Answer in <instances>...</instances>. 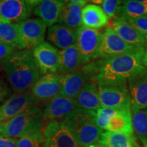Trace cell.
<instances>
[{
	"label": "cell",
	"instance_id": "cell-17",
	"mask_svg": "<svg viewBox=\"0 0 147 147\" xmlns=\"http://www.w3.org/2000/svg\"><path fill=\"white\" fill-rule=\"evenodd\" d=\"M89 2L86 0L66 1L60 13L59 23L73 29H78L82 26V10Z\"/></svg>",
	"mask_w": 147,
	"mask_h": 147
},
{
	"label": "cell",
	"instance_id": "cell-34",
	"mask_svg": "<svg viewBox=\"0 0 147 147\" xmlns=\"http://www.w3.org/2000/svg\"><path fill=\"white\" fill-rule=\"evenodd\" d=\"M11 93L10 88L0 75V104L4 101Z\"/></svg>",
	"mask_w": 147,
	"mask_h": 147
},
{
	"label": "cell",
	"instance_id": "cell-2",
	"mask_svg": "<svg viewBox=\"0 0 147 147\" xmlns=\"http://www.w3.org/2000/svg\"><path fill=\"white\" fill-rule=\"evenodd\" d=\"M1 69L12 89L17 93L31 89L42 75L32 51L29 49L14 52L3 64Z\"/></svg>",
	"mask_w": 147,
	"mask_h": 147
},
{
	"label": "cell",
	"instance_id": "cell-6",
	"mask_svg": "<svg viewBox=\"0 0 147 147\" xmlns=\"http://www.w3.org/2000/svg\"><path fill=\"white\" fill-rule=\"evenodd\" d=\"M145 49H139L123 41L110 27H107L103 32L102 44L95 60L108 59L128 53L144 51Z\"/></svg>",
	"mask_w": 147,
	"mask_h": 147
},
{
	"label": "cell",
	"instance_id": "cell-30",
	"mask_svg": "<svg viewBox=\"0 0 147 147\" xmlns=\"http://www.w3.org/2000/svg\"><path fill=\"white\" fill-rule=\"evenodd\" d=\"M119 108L101 107L95 111V121L98 127L105 131L108 121Z\"/></svg>",
	"mask_w": 147,
	"mask_h": 147
},
{
	"label": "cell",
	"instance_id": "cell-1",
	"mask_svg": "<svg viewBox=\"0 0 147 147\" xmlns=\"http://www.w3.org/2000/svg\"><path fill=\"white\" fill-rule=\"evenodd\" d=\"M144 51L97 60L83 65L81 69L93 74L96 82H127L132 75L144 67Z\"/></svg>",
	"mask_w": 147,
	"mask_h": 147
},
{
	"label": "cell",
	"instance_id": "cell-14",
	"mask_svg": "<svg viewBox=\"0 0 147 147\" xmlns=\"http://www.w3.org/2000/svg\"><path fill=\"white\" fill-rule=\"evenodd\" d=\"M62 74H47L41 77L31 88L32 93L37 100H49L60 94L61 79Z\"/></svg>",
	"mask_w": 147,
	"mask_h": 147
},
{
	"label": "cell",
	"instance_id": "cell-5",
	"mask_svg": "<svg viewBox=\"0 0 147 147\" xmlns=\"http://www.w3.org/2000/svg\"><path fill=\"white\" fill-rule=\"evenodd\" d=\"M101 107L131 108L127 82H96Z\"/></svg>",
	"mask_w": 147,
	"mask_h": 147
},
{
	"label": "cell",
	"instance_id": "cell-39",
	"mask_svg": "<svg viewBox=\"0 0 147 147\" xmlns=\"http://www.w3.org/2000/svg\"><path fill=\"white\" fill-rule=\"evenodd\" d=\"M145 40H146V43H145V48H147V36H145Z\"/></svg>",
	"mask_w": 147,
	"mask_h": 147
},
{
	"label": "cell",
	"instance_id": "cell-41",
	"mask_svg": "<svg viewBox=\"0 0 147 147\" xmlns=\"http://www.w3.org/2000/svg\"><path fill=\"white\" fill-rule=\"evenodd\" d=\"M78 147H81V146H78Z\"/></svg>",
	"mask_w": 147,
	"mask_h": 147
},
{
	"label": "cell",
	"instance_id": "cell-15",
	"mask_svg": "<svg viewBox=\"0 0 147 147\" xmlns=\"http://www.w3.org/2000/svg\"><path fill=\"white\" fill-rule=\"evenodd\" d=\"M18 24L26 49L32 51L43 43L47 25L41 19L29 18Z\"/></svg>",
	"mask_w": 147,
	"mask_h": 147
},
{
	"label": "cell",
	"instance_id": "cell-18",
	"mask_svg": "<svg viewBox=\"0 0 147 147\" xmlns=\"http://www.w3.org/2000/svg\"><path fill=\"white\" fill-rule=\"evenodd\" d=\"M110 28L113 29L121 39L129 45L139 49H145V36L123 18H114Z\"/></svg>",
	"mask_w": 147,
	"mask_h": 147
},
{
	"label": "cell",
	"instance_id": "cell-38",
	"mask_svg": "<svg viewBox=\"0 0 147 147\" xmlns=\"http://www.w3.org/2000/svg\"><path fill=\"white\" fill-rule=\"evenodd\" d=\"M89 147H106V146L104 144L101 143L100 142H97L94 143V144H91V146H89Z\"/></svg>",
	"mask_w": 147,
	"mask_h": 147
},
{
	"label": "cell",
	"instance_id": "cell-27",
	"mask_svg": "<svg viewBox=\"0 0 147 147\" xmlns=\"http://www.w3.org/2000/svg\"><path fill=\"white\" fill-rule=\"evenodd\" d=\"M106 147H136L134 134H125L104 131L100 141Z\"/></svg>",
	"mask_w": 147,
	"mask_h": 147
},
{
	"label": "cell",
	"instance_id": "cell-21",
	"mask_svg": "<svg viewBox=\"0 0 147 147\" xmlns=\"http://www.w3.org/2000/svg\"><path fill=\"white\" fill-rule=\"evenodd\" d=\"M66 1L60 0H44L40 1L34 10L35 15L39 16L48 27H52L57 23L62 8Z\"/></svg>",
	"mask_w": 147,
	"mask_h": 147
},
{
	"label": "cell",
	"instance_id": "cell-8",
	"mask_svg": "<svg viewBox=\"0 0 147 147\" xmlns=\"http://www.w3.org/2000/svg\"><path fill=\"white\" fill-rule=\"evenodd\" d=\"M40 1L0 0V16L9 23L25 21Z\"/></svg>",
	"mask_w": 147,
	"mask_h": 147
},
{
	"label": "cell",
	"instance_id": "cell-7",
	"mask_svg": "<svg viewBox=\"0 0 147 147\" xmlns=\"http://www.w3.org/2000/svg\"><path fill=\"white\" fill-rule=\"evenodd\" d=\"M103 33L97 29L82 26L77 29L76 45L80 54L82 65L95 60L102 44Z\"/></svg>",
	"mask_w": 147,
	"mask_h": 147
},
{
	"label": "cell",
	"instance_id": "cell-32",
	"mask_svg": "<svg viewBox=\"0 0 147 147\" xmlns=\"http://www.w3.org/2000/svg\"><path fill=\"white\" fill-rule=\"evenodd\" d=\"M125 20L143 36H147V16L129 18Z\"/></svg>",
	"mask_w": 147,
	"mask_h": 147
},
{
	"label": "cell",
	"instance_id": "cell-25",
	"mask_svg": "<svg viewBox=\"0 0 147 147\" xmlns=\"http://www.w3.org/2000/svg\"><path fill=\"white\" fill-rule=\"evenodd\" d=\"M0 42L12 46L16 50L26 49L19 24L9 22L0 23Z\"/></svg>",
	"mask_w": 147,
	"mask_h": 147
},
{
	"label": "cell",
	"instance_id": "cell-12",
	"mask_svg": "<svg viewBox=\"0 0 147 147\" xmlns=\"http://www.w3.org/2000/svg\"><path fill=\"white\" fill-rule=\"evenodd\" d=\"M33 56L36 61L42 75L57 73L59 65V51L47 42H44L33 50Z\"/></svg>",
	"mask_w": 147,
	"mask_h": 147
},
{
	"label": "cell",
	"instance_id": "cell-33",
	"mask_svg": "<svg viewBox=\"0 0 147 147\" xmlns=\"http://www.w3.org/2000/svg\"><path fill=\"white\" fill-rule=\"evenodd\" d=\"M16 49L12 46L0 42V67Z\"/></svg>",
	"mask_w": 147,
	"mask_h": 147
},
{
	"label": "cell",
	"instance_id": "cell-10",
	"mask_svg": "<svg viewBox=\"0 0 147 147\" xmlns=\"http://www.w3.org/2000/svg\"><path fill=\"white\" fill-rule=\"evenodd\" d=\"M131 97V111L147 108V68L144 67L127 80Z\"/></svg>",
	"mask_w": 147,
	"mask_h": 147
},
{
	"label": "cell",
	"instance_id": "cell-36",
	"mask_svg": "<svg viewBox=\"0 0 147 147\" xmlns=\"http://www.w3.org/2000/svg\"><path fill=\"white\" fill-rule=\"evenodd\" d=\"M142 62L143 66L147 68V48H145L144 49V54H143V56H142Z\"/></svg>",
	"mask_w": 147,
	"mask_h": 147
},
{
	"label": "cell",
	"instance_id": "cell-24",
	"mask_svg": "<svg viewBox=\"0 0 147 147\" xmlns=\"http://www.w3.org/2000/svg\"><path fill=\"white\" fill-rule=\"evenodd\" d=\"M83 66L76 45L59 51V65L57 74H65L78 70Z\"/></svg>",
	"mask_w": 147,
	"mask_h": 147
},
{
	"label": "cell",
	"instance_id": "cell-35",
	"mask_svg": "<svg viewBox=\"0 0 147 147\" xmlns=\"http://www.w3.org/2000/svg\"><path fill=\"white\" fill-rule=\"evenodd\" d=\"M18 139L0 135V147H17Z\"/></svg>",
	"mask_w": 147,
	"mask_h": 147
},
{
	"label": "cell",
	"instance_id": "cell-28",
	"mask_svg": "<svg viewBox=\"0 0 147 147\" xmlns=\"http://www.w3.org/2000/svg\"><path fill=\"white\" fill-rule=\"evenodd\" d=\"M134 131L138 138L147 137V110L131 112Z\"/></svg>",
	"mask_w": 147,
	"mask_h": 147
},
{
	"label": "cell",
	"instance_id": "cell-26",
	"mask_svg": "<svg viewBox=\"0 0 147 147\" xmlns=\"http://www.w3.org/2000/svg\"><path fill=\"white\" fill-rule=\"evenodd\" d=\"M143 16H147V0H128L122 1L117 18L126 19Z\"/></svg>",
	"mask_w": 147,
	"mask_h": 147
},
{
	"label": "cell",
	"instance_id": "cell-19",
	"mask_svg": "<svg viewBox=\"0 0 147 147\" xmlns=\"http://www.w3.org/2000/svg\"><path fill=\"white\" fill-rule=\"evenodd\" d=\"M74 100L78 108L96 111L101 108L98 88L94 78L90 79L84 84Z\"/></svg>",
	"mask_w": 147,
	"mask_h": 147
},
{
	"label": "cell",
	"instance_id": "cell-31",
	"mask_svg": "<svg viewBox=\"0 0 147 147\" xmlns=\"http://www.w3.org/2000/svg\"><path fill=\"white\" fill-rule=\"evenodd\" d=\"M122 1L119 0H104L101 3V7L105 14L110 18H117L119 7L121 6Z\"/></svg>",
	"mask_w": 147,
	"mask_h": 147
},
{
	"label": "cell",
	"instance_id": "cell-4",
	"mask_svg": "<svg viewBox=\"0 0 147 147\" xmlns=\"http://www.w3.org/2000/svg\"><path fill=\"white\" fill-rule=\"evenodd\" d=\"M45 120L43 112L35 105L14 118L0 123V135L19 139L27 134L43 129Z\"/></svg>",
	"mask_w": 147,
	"mask_h": 147
},
{
	"label": "cell",
	"instance_id": "cell-40",
	"mask_svg": "<svg viewBox=\"0 0 147 147\" xmlns=\"http://www.w3.org/2000/svg\"><path fill=\"white\" fill-rule=\"evenodd\" d=\"M1 22H6V21H5L4 20H3V18H1V16H0V23H1Z\"/></svg>",
	"mask_w": 147,
	"mask_h": 147
},
{
	"label": "cell",
	"instance_id": "cell-9",
	"mask_svg": "<svg viewBox=\"0 0 147 147\" xmlns=\"http://www.w3.org/2000/svg\"><path fill=\"white\" fill-rule=\"evenodd\" d=\"M43 147H78L76 140L62 121H51L43 128Z\"/></svg>",
	"mask_w": 147,
	"mask_h": 147
},
{
	"label": "cell",
	"instance_id": "cell-20",
	"mask_svg": "<svg viewBox=\"0 0 147 147\" xmlns=\"http://www.w3.org/2000/svg\"><path fill=\"white\" fill-rule=\"evenodd\" d=\"M77 29H73L63 24H57L49 29L47 39L59 49L63 50L76 45Z\"/></svg>",
	"mask_w": 147,
	"mask_h": 147
},
{
	"label": "cell",
	"instance_id": "cell-13",
	"mask_svg": "<svg viewBox=\"0 0 147 147\" xmlns=\"http://www.w3.org/2000/svg\"><path fill=\"white\" fill-rule=\"evenodd\" d=\"M78 108L74 99L58 95L48 100L43 115L46 122L62 121L73 110Z\"/></svg>",
	"mask_w": 147,
	"mask_h": 147
},
{
	"label": "cell",
	"instance_id": "cell-3",
	"mask_svg": "<svg viewBox=\"0 0 147 147\" xmlns=\"http://www.w3.org/2000/svg\"><path fill=\"white\" fill-rule=\"evenodd\" d=\"M79 146L89 147L100 141L104 131L95 121V111L76 108L62 121Z\"/></svg>",
	"mask_w": 147,
	"mask_h": 147
},
{
	"label": "cell",
	"instance_id": "cell-22",
	"mask_svg": "<svg viewBox=\"0 0 147 147\" xmlns=\"http://www.w3.org/2000/svg\"><path fill=\"white\" fill-rule=\"evenodd\" d=\"M106 131L134 134L131 108H119L108 121Z\"/></svg>",
	"mask_w": 147,
	"mask_h": 147
},
{
	"label": "cell",
	"instance_id": "cell-23",
	"mask_svg": "<svg viewBox=\"0 0 147 147\" xmlns=\"http://www.w3.org/2000/svg\"><path fill=\"white\" fill-rule=\"evenodd\" d=\"M109 18L100 5L90 3L83 7L82 10V26L97 29L105 27Z\"/></svg>",
	"mask_w": 147,
	"mask_h": 147
},
{
	"label": "cell",
	"instance_id": "cell-11",
	"mask_svg": "<svg viewBox=\"0 0 147 147\" xmlns=\"http://www.w3.org/2000/svg\"><path fill=\"white\" fill-rule=\"evenodd\" d=\"M37 102L38 100L28 91L12 95L0 106V123L14 118L36 105Z\"/></svg>",
	"mask_w": 147,
	"mask_h": 147
},
{
	"label": "cell",
	"instance_id": "cell-37",
	"mask_svg": "<svg viewBox=\"0 0 147 147\" xmlns=\"http://www.w3.org/2000/svg\"><path fill=\"white\" fill-rule=\"evenodd\" d=\"M140 140L142 143L143 147H147V137L145 138H139Z\"/></svg>",
	"mask_w": 147,
	"mask_h": 147
},
{
	"label": "cell",
	"instance_id": "cell-29",
	"mask_svg": "<svg viewBox=\"0 0 147 147\" xmlns=\"http://www.w3.org/2000/svg\"><path fill=\"white\" fill-rule=\"evenodd\" d=\"M45 137L43 129L38 130L18 139L17 147H43Z\"/></svg>",
	"mask_w": 147,
	"mask_h": 147
},
{
	"label": "cell",
	"instance_id": "cell-16",
	"mask_svg": "<svg viewBox=\"0 0 147 147\" xmlns=\"http://www.w3.org/2000/svg\"><path fill=\"white\" fill-rule=\"evenodd\" d=\"M94 78L93 74L82 69L62 74L60 95L75 99L84 84L90 79Z\"/></svg>",
	"mask_w": 147,
	"mask_h": 147
}]
</instances>
